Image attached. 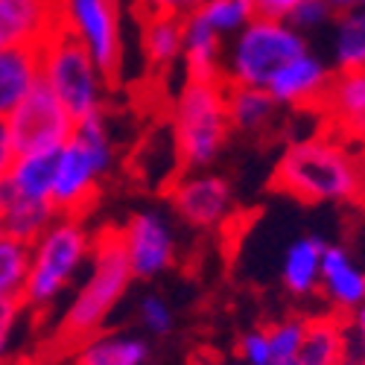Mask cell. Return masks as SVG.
Wrapping results in <instances>:
<instances>
[{"label": "cell", "instance_id": "6da1fadb", "mask_svg": "<svg viewBox=\"0 0 365 365\" xmlns=\"http://www.w3.org/2000/svg\"><path fill=\"white\" fill-rule=\"evenodd\" d=\"M79 281L82 284L71 289V298L65 301L62 313L56 319L53 342L62 351H71L91 333L108 327V319L117 313L120 301L132 289L135 275L123 249H120L117 231L108 228L94 237V249H91L88 266Z\"/></svg>", "mask_w": 365, "mask_h": 365}, {"label": "cell", "instance_id": "7a4b0ae2", "mask_svg": "<svg viewBox=\"0 0 365 365\" xmlns=\"http://www.w3.org/2000/svg\"><path fill=\"white\" fill-rule=\"evenodd\" d=\"M281 193L304 205H351L365 193V178L356 155L336 140L301 138L289 143L272 173Z\"/></svg>", "mask_w": 365, "mask_h": 365}, {"label": "cell", "instance_id": "3957f363", "mask_svg": "<svg viewBox=\"0 0 365 365\" xmlns=\"http://www.w3.org/2000/svg\"><path fill=\"white\" fill-rule=\"evenodd\" d=\"M94 237L82 217H56L33 242L21 301L33 319H47L76 287L88 266Z\"/></svg>", "mask_w": 365, "mask_h": 365}, {"label": "cell", "instance_id": "277c9868", "mask_svg": "<svg viewBox=\"0 0 365 365\" xmlns=\"http://www.w3.org/2000/svg\"><path fill=\"white\" fill-rule=\"evenodd\" d=\"M117 167V138L103 111L76 120L68 143L56 149L50 199L58 217H82L97 202L103 181Z\"/></svg>", "mask_w": 365, "mask_h": 365}, {"label": "cell", "instance_id": "5b68a950", "mask_svg": "<svg viewBox=\"0 0 365 365\" xmlns=\"http://www.w3.org/2000/svg\"><path fill=\"white\" fill-rule=\"evenodd\" d=\"M225 94L228 85L222 79H185V85L175 91L170 108V129L175 135L185 170H207L222 155L231 138Z\"/></svg>", "mask_w": 365, "mask_h": 365}, {"label": "cell", "instance_id": "8992f818", "mask_svg": "<svg viewBox=\"0 0 365 365\" xmlns=\"http://www.w3.org/2000/svg\"><path fill=\"white\" fill-rule=\"evenodd\" d=\"M307 47V36H301L292 24L257 15L225 41L220 79L228 88H266L278 68Z\"/></svg>", "mask_w": 365, "mask_h": 365}, {"label": "cell", "instance_id": "52a82bcc", "mask_svg": "<svg viewBox=\"0 0 365 365\" xmlns=\"http://www.w3.org/2000/svg\"><path fill=\"white\" fill-rule=\"evenodd\" d=\"M41 82L73 120L103 111L111 85V79L97 68L91 53L65 24L41 44Z\"/></svg>", "mask_w": 365, "mask_h": 365}, {"label": "cell", "instance_id": "ba28073f", "mask_svg": "<svg viewBox=\"0 0 365 365\" xmlns=\"http://www.w3.org/2000/svg\"><path fill=\"white\" fill-rule=\"evenodd\" d=\"M135 281H155L178 263V231L158 207H143L117 231Z\"/></svg>", "mask_w": 365, "mask_h": 365}, {"label": "cell", "instance_id": "9c48e42d", "mask_svg": "<svg viewBox=\"0 0 365 365\" xmlns=\"http://www.w3.org/2000/svg\"><path fill=\"white\" fill-rule=\"evenodd\" d=\"M6 126L12 132L18 155H29V152H56L62 143H68L76 129V120L56 100L53 91L38 82L6 114Z\"/></svg>", "mask_w": 365, "mask_h": 365}, {"label": "cell", "instance_id": "30bf717a", "mask_svg": "<svg viewBox=\"0 0 365 365\" xmlns=\"http://www.w3.org/2000/svg\"><path fill=\"white\" fill-rule=\"evenodd\" d=\"M62 24L91 53L97 68L108 79H117L123 65L120 0H62Z\"/></svg>", "mask_w": 365, "mask_h": 365}, {"label": "cell", "instance_id": "8fae6325", "mask_svg": "<svg viewBox=\"0 0 365 365\" xmlns=\"http://www.w3.org/2000/svg\"><path fill=\"white\" fill-rule=\"evenodd\" d=\"M173 214L196 231H217L234 214L231 181L210 170H185L170 187Z\"/></svg>", "mask_w": 365, "mask_h": 365}, {"label": "cell", "instance_id": "7c38bea8", "mask_svg": "<svg viewBox=\"0 0 365 365\" xmlns=\"http://www.w3.org/2000/svg\"><path fill=\"white\" fill-rule=\"evenodd\" d=\"M333 73L336 71H333L327 58H322L307 47L275 71V76L266 85V94L278 103V108H298V111L322 108Z\"/></svg>", "mask_w": 365, "mask_h": 365}, {"label": "cell", "instance_id": "4fadbf2b", "mask_svg": "<svg viewBox=\"0 0 365 365\" xmlns=\"http://www.w3.org/2000/svg\"><path fill=\"white\" fill-rule=\"evenodd\" d=\"M319 295L327 301L330 313L351 319L365 304V266L339 246L327 242L322 255V275H319Z\"/></svg>", "mask_w": 365, "mask_h": 365}, {"label": "cell", "instance_id": "5bb4252c", "mask_svg": "<svg viewBox=\"0 0 365 365\" xmlns=\"http://www.w3.org/2000/svg\"><path fill=\"white\" fill-rule=\"evenodd\" d=\"M62 26V0H0V50L41 47Z\"/></svg>", "mask_w": 365, "mask_h": 365}, {"label": "cell", "instance_id": "9a60e30c", "mask_svg": "<svg viewBox=\"0 0 365 365\" xmlns=\"http://www.w3.org/2000/svg\"><path fill=\"white\" fill-rule=\"evenodd\" d=\"M295 365H356L348 319L336 313L304 319V336Z\"/></svg>", "mask_w": 365, "mask_h": 365}, {"label": "cell", "instance_id": "2e32d148", "mask_svg": "<svg viewBox=\"0 0 365 365\" xmlns=\"http://www.w3.org/2000/svg\"><path fill=\"white\" fill-rule=\"evenodd\" d=\"M152 348L146 336L132 330H108L91 333L71 348V365H149Z\"/></svg>", "mask_w": 365, "mask_h": 365}, {"label": "cell", "instance_id": "e0dca14e", "mask_svg": "<svg viewBox=\"0 0 365 365\" xmlns=\"http://www.w3.org/2000/svg\"><path fill=\"white\" fill-rule=\"evenodd\" d=\"M132 170H135V175L143 181V185H149L152 190L173 187V181L185 173V164H181L178 146H175V135H173L170 123L155 126L138 143V152L132 158Z\"/></svg>", "mask_w": 365, "mask_h": 365}, {"label": "cell", "instance_id": "ac0fdd59", "mask_svg": "<svg viewBox=\"0 0 365 365\" xmlns=\"http://www.w3.org/2000/svg\"><path fill=\"white\" fill-rule=\"evenodd\" d=\"M181 47H185V18L167 12H146L140 26V53L146 68L155 73H167L181 65Z\"/></svg>", "mask_w": 365, "mask_h": 365}, {"label": "cell", "instance_id": "d6986e66", "mask_svg": "<svg viewBox=\"0 0 365 365\" xmlns=\"http://www.w3.org/2000/svg\"><path fill=\"white\" fill-rule=\"evenodd\" d=\"M225 38H220L196 12L185 15V47H181V68L185 79L214 82L222 71Z\"/></svg>", "mask_w": 365, "mask_h": 365}, {"label": "cell", "instance_id": "ffe728a7", "mask_svg": "<svg viewBox=\"0 0 365 365\" xmlns=\"http://www.w3.org/2000/svg\"><path fill=\"white\" fill-rule=\"evenodd\" d=\"M41 82V47L21 44L0 50V117H6Z\"/></svg>", "mask_w": 365, "mask_h": 365}, {"label": "cell", "instance_id": "44dd1931", "mask_svg": "<svg viewBox=\"0 0 365 365\" xmlns=\"http://www.w3.org/2000/svg\"><path fill=\"white\" fill-rule=\"evenodd\" d=\"M324 246L327 242L319 234H304L287 246L281 257V287L292 298H310L319 292Z\"/></svg>", "mask_w": 365, "mask_h": 365}, {"label": "cell", "instance_id": "7402d4cb", "mask_svg": "<svg viewBox=\"0 0 365 365\" xmlns=\"http://www.w3.org/2000/svg\"><path fill=\"white\" fill-rule=\"evenodd\" d=\"M322 108L351 132L354 138H365V71H336L324 94Z\"/></svg>", "mask_w": 365, "mask_h": 365}, {"label": "cell", "instance_id": "603a6c76", "mask_svg": "<svg viewBox=\"0 0 365 365\" xmlns=\"http://www.w3.org/2000/svg\"><path fill=\"white\" fill-rule=\"evenodd\" d=\"M53 164H56V152H29V155H18L9 175L0 181V196L53 205V199H50Z\"/></svg>", "mask_w": 365, "mask_h": 365}, {"label": "cell", "instance_id": "cb8c5ba5", "mask_svg": "<svg viewBox=\"0 0 365 365\" xmlns=\"http://www.w3.org/2000/svg\"><path fill=\"white\" fill-rule=\"evenodd\" d=\"M228 123L240 135H263L278 117V103L266 94V88H228Z\"/></svg>", "mask_w": 365, "mask_h": 365}, {"label": "cell", "instance_id": "d4e9b609", "mask_svg": "<svg viewBox=\"0 0 365 365\" xmlns=\"http://www.w3.org/2000/svg\"><path fill=\"white\" fill-rule=\"evenodd\" d=\"M333 71H365V9L339 12L330 24Z\"/></svg>", "mask_w": 365, "mask_h": 365}, {"label": "cell", "instance_id": "484cf974", "mask_svg": "<svg viewBox=\"0 0 365 365\" xmlns=\"http://www.w3.org/2000/svg\"><path fill=\"white\" fill-rule=\"evenodd\" d=\"M56 207L50 202H29V199H15V196H0V225L4 234L21 242H33L53 220Z\"/></svg>", "mask_w": 365, "mask_h": 365}, {"label": "cell", "instance_id": "4316f807", "mask_svg": "<svg viewBox=\"0 0 365 365\" xmlns=\"http://www.w3.org/2000/svg\"><path fill=\"white\" fill-rule=\"evenodd\" d=\"M193 12L225 41L257 18L255 0H205V4Z\"/></svg>", "mask_w": 365, "mask_h": 365}, {"label": "cell", "instance_id": "83f0119b", "mask_svg": "<svg viewBox=\"0 0 365 365\" xmlns=\"http://www.w3.org/2000/svg\"><path fill=\"white\" fill-rule=\"evenodd\" d=\"M29 266V242L4 237L0 240V301H21Z\"/></svg>", "mask_w": 365, "mask_h": 365}, {"label": "cell", "instance_id": "f1b7e54d", "mask_svg": "<svg viewBox=\"0 0 365 365\" xmlns=\"http://www.w3.org/2000/svg\"><path fill=\"white\" fill-rule=\"evenodd\" d=\"M301 336H304V319L301 316H284L278 322L266 324L272 365H295L298 348H301Z\"/></svg>", "mask_w": 365, "mask_h": 365}, {"label": "cell", "instance_id": "f546056e", "mask_svg": "<svg viewBox=\"0 0 365 365\" xmlns=\"http://www.w3.org/2000/svg\"><path fill=\"white\" fill-rule=\"evenodd\" d=\"M29 319L33 316L24 307V301H0V365H9L15 356Z\"/></svg>", "mask_w": 365, "mask_h": 365}, {"label": "cell", "instance_id": "4dcf8cb0", "mask_svg": "<svg viewBox=\"0 0 365 365\" xmlns=\"http://www.w3.org/2000/svg\"><path fill=\"white\" fill-rule=\"evenodd\" d=\"M138 324L143 333H149V336H170L175 330L173 304L158 292H146L138 301Z\"/></svg>", "mask_w": 365, "mask_h": 365}, {"label": "cell", "instance_id": "1f68e13d", "mask_svg": "<svg viewBox=\"0 0 365 365\" xmlns=\"http://www.w3.org/2000/svg\"><path fill=\"white\" fill-rule=\"evenodd\" d=\"M333 18H336V9H333L327 0H304V4L289 15L287 24H292L301 36H307V33H319V29L330 26Z\"/></svg>", "mask_w": 365, "mask_h": 365}, {"label": "cell", "instance_id": "d6a6232c", "mask_svg": "<svg viewBox=\"0 0 365 365\" xmlns=\"http://www.w3.org/2000/svg\"><path fill=\"white\" fill-rule=\"evenodd\" d=\"M237 351H240V362L242 365H272L266 327H255L249 333H242Z\"/></svg>", "mask_w": 365, "mask_h": 365}, {"label": "cell", "instance_id": "836d02e7", "mask_svg": "<svg viewBox=\"0 0 365 365\" xmlns=\"http://www.w3.org/2000/svg\"><path fill=\"white\" fill-rule=\"evenodd\" d=\"M143 6V12H167V15H181L185 18L187 12L199 9L205 0H138Z\"/></svg>", "mask_w": 365, "mask_h": 365}, {"label": "cell", "instance_id": "e575fe53", "mask_svg": "<svg viewBox=\"0 0 365 365\" xmlns=\"http://www.w3.org/2000/svg\"><path fill=\"white\" fill-rule=\"evenodd\" d=\"M304 4V0H255L257 15L272 21H289V15Z\"/></svg>", "mask_w": 365, "mask_h": 365}, {"label": "cell", "instance_id": "d590c367", "mask_svg": "<svg viewBox=\"0 0 365 365\" xmlns=\"http://www.w3.org/2000/svg\"><path fill=\"white\" fill-rule=\"evenodd\" d=\"M15 158H18V149H15L12 132H9V126H6V117H0V181L9 175Z\"/></svg>", "mask_w": 365, "mask_h": 365}, {"label": "cell", "instance_id": "8d00e7d4", "mask_svg": "<svg viewBox=\"0 0 365 365\" xmlns=\"http://www.w3.org/2000/svg\"><path fill=\"white\" fill-rule=\"evenodd\" d=\"M348 324H351V339H354L356 365H365V304L348 319Z\"/></svg>", "mask_w": 365, "mask_h": 365}, {"label": "cell", "instance_id": "74e56055", "mask_svg": "<svg viewBox=\"0 0 365 365\" xmlns=\"http://www.w3.org/2000/svg\"><path fill=\"white\" fill-rule=\"evenodd\" d=\"M327 4L336 9V15H339V12H348V9H359L362 0H327Z\"/></svg>", "mask_w": 365, "mask_h": 365}, {"label": "cell", "instance_id": "f35d334b", "mask_svg": "<svg viewBox=\"0 0 365 365\" xmlns=\"http://www.w3.org/2000/svg\"><path fill=\"white\" fill-rule=\"evenodd\" d=\"M4 237H6V234H4V225H0V240H4Z\"/></svg>", "mask_w": 365, "mask_h": 365}, {"label": "cell", "instance_id": "ab89813d", "mask_svg": "<svg viewBox=\"0 0 365 365\" xmlns=\"http://www.w3.org/2000/svg\"><path fill=\"white\" fill-rule=\"evenodd\" d=\"M228 365H242V362H228Z\"/></svg>", "mask_w": 365, "mask_h": 365}, {"label": "cell", "instance_id": "60d3db41", "mask_svg": "<svg viewBox=\"0 0 365 365\" xmlns=\"http://www.w3.org/2000/svg\"><path fill=\"white\" fill-rule=\"evenodd\" d=\"M362 9H365V0H362Z\"/></svg>", "mask_w": 365, "mask_h": 365}]
</instances>
